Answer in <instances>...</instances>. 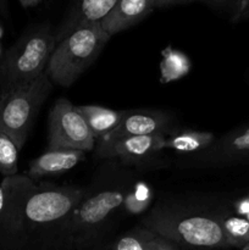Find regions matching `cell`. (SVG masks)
Masks as SVG:
<instances>
[{
    "label": "cell",
    "mask_w": 249,
    "mask_h": 250,
    "mask_svg": "<svg viewBox=\"0 0 249 250\" xmlns=\"http://www.w3.org/2000/svg\"><path fill=\"white\" fill-rule=\"evenodd\" d=\"M56 43L49 24L24 32L0 63V92L26 84L45 72Z\"/></svg>",
    "instance_id": "cell-1"
},
{
    "label": "cell",
    "mask_w": 249,
    "mask_h": 250,
    "mask_svg": "<svg viewBox=\"0 0 249 250\" xmlns=\"http://www.w3.org/2000/svg\"><path fill=\"white\" fill-rule=\"evenodd\" d=\"M109 39L100 22L77 27L58 43L49 60L46 75L51 82L70 87L97 60Z\"/></svg>",
    "instance_id": "cell-2"
},
{
    "label": "cell",
    "mask_w": 249,
    "mask_h": 250,
    "mask_svg": "<svg viewBox=\"0 0 249 250\" xmlns=\"http://www.w3.org/2000/svg\"><path fill=\"white\" fill-rule=\"evenodd\" d=\"M144 227L180 246L193 248H228L229 242L222 220L205 215L155 212Z\"/></svg>",
    "instance_id": "cell-3"
},
{
    "label": "cell",
    "mask_w": 249,
    "mask_h": 250,
    "mask_svg": "<svg viewBox=\"0 0 249 250\" xmlns=\"http://www.w3.org/2000/svg\"><path fill=\"white\" fill-rule=\"evenodd\" d=\"M51 90L46 72L26 84L0 92V129L9 134L22 149L29 129Z\"/></svg>",
    "instance_id": "cell-4"
},
{
    "label": "cell",
    "mask_w": 249,
    "mask_h": 250,
    "mask_svg": "<svg viewBox=\"0 0 249 250\" xmlns=\"http://www.w3.org/2000/svg\"><path fill=\"white\" fill-rule=\"evenodd\" d=\"M95 146V139L84 117L65 98L54 104L49 114L48 150L89 151Z\"/></svg>",
    "instance_id": "cell-5"
},
{
    "label": "cell",
    "mask_w": 249,
    "mask_h": 250,
    "mask_svg": "<svg viewBox=\"0 0 249 250\" xmlns=\"http://www.w3.org/2000/svg\"><path fill=\"white\" fill-rule=\"evenodd\" d=\"M124 194L121 189H106L98 194L81 200L73 210V216L67 226V233L73 244H85L90 233L94 232L110 214L124 202Z\"/></svg>",
    "instance_id": "cell-6"
},
{
    "label": "cell",
    "mask_w": 249,
    "mask_h": 250,
    "mask_svg": "<svg viewBox=\"0 0 249 250\" xmlns=\"http://www.w3.org/2000/svg\"><path fill=\"white\" fill-rule=\"evenodd\" d=\"M170 125L166 114L156 110H129L119 126L98 143H110L122 138L165 133Z\"/></svg>",
    "instance_id": "cell-7"
},
{
    "label": "cell",
    "mask_w": 249,
    "mask_h": 250,
    "mask_svg": "<svg viewBox=\"0 0 249 250\" xmlns=\"http://www.w3.org/2000/svg\"><path fill=\"white\" fill-rule=\"evenodd\" d=\"M165 133L122 138L110 143H98L97 155L100 158H117L124 161L144 160L164 149Z\"/></svg>",
    "instance_id": "cell-8"
},
{
    "label": "cell",
    "mask_w": 249,
    "mask_h": 250,
    "mask_svg": "<svg viewBox=\"0 0 249 250\" xmlns=\"http://www.w3.org/2000/svg\"><path fill=\"white\" fill-rule=\"evenodd\" d=\"M154 9H156L154 0H119L100 23L111 37L141 22Z\"/></svg>",
    "instance_id": "cell-9"
},
{
    "label": "cell",
    "mask_w": 249,
    "mask_h": 250,
    "mask_svg": "<svg viewBox=\"0 0 249 250\" xmlns=\"http://www.w3.org/2000/svg\"><path fill=\"white\" fill-rule=\"evenodd\" d=\"M119 0H76L67 17L55 33L56 42H60L77 27L88 23L102 22V20L114 9Z\"/></svg>",
    "instance_id": "cell-10"
},
{
    "label": "cell",
    "mask_w": 249,
    "mask_h": 250,
    "mask_svg": "<svg viewBox=\"0 0 249 250\" xmlns=\"http://www.w3.org/2000/svg\"><path fill=\"white\" fill-rule=\"evenodd\" d=\"M84 158V151L61 149L46 150L41 156L34 159L29 165L28 176L41 178L45 176H59L78 165Z\"/></svg>",
    "instance_id": "cell-11"
},
{
    "label": "cell",
    "mask_w": 249,
    "mask_h": 250,
    "mask_svg": "<svg viewBox=\"0 0 249 250\" xmlns=\"http://www.w3.org/2000/svg\"><path fill=\"white\" fill-rule=\"evenodd\" d=\"M204 159L219 163L249 160V127L224 137L204 153Z\"/></svg>",
    "instance_id": "cell-12"
},
{
    "label": "cell",
    "mask_w": 249,
    "mask_h": 250,
    "mask_svg": "<svg viewBox=\"0 0 249 250\" xmlns=\"http://www.w3.org/2000/svg\"><path fill=\"white\" fill-rule=\"evenodd\" d=\"M110 250H180V247L144 227L120 237L111 244Z\"/></svg>",
    "instance_id": "cell-13"
},
{
    "label": "cell",
    "mask_w": 249,
    "mask_h": 250,
    "mask_svg": "<svg viewBox=\"0 0 249 250\" xmlns=\"http://www.w3.org/2000/svg\"><path fill=\"white\" fill-rule=\"evenodd\" d=\"M77 109L84 117L93 137L98 142L111 133L119 126L127 112L107 109L99 105H81L77 106Z\"/></svg>",
    "instance_id": "cell-14"
},
{
    "label": "cell",
    "mask_w": 249,
    "mask_h": 250,
    "mask_svg": "<svg viewBox=\"0 0 249 250\" xmlns=\"http://www.w3.org/2000/svg\"><path fill=\"white\" fill-rule=\"evenodd\" d=\"M215 143V134L211 132L182 131L165 139L164 148H170L180 153H195L207 150Z\"/></svg>",
    "instance_id": "cell-15"
},
{
    "label": "cell",
    "mask_w": 249,
    "mask_h": 250,
    "mask_svg": "<svg viewBox=\"0 0 249 250\" xmlns=\"http://www.w3.org/2000/svg\"><path fill=\"white\" fill-rule=\"evenodd\" d=\"M160 62V82L163 84L173 82L185 77L189 73L190 61L186 54L172 46H167L161 53Z\"/></svg>",
    "instance_id": "cell-16"
},
{
    "label": "cell",
    "mask_w": 249,
    "mask_h": 250,
    "mask_svg": "<svg viewBox=\"0 0 249 250\" xmlns=\"http://www.w3.org/2000/svg\"><path fill=\"white\" fill-rule=\"evenodd\" d=\"M19 151L11 137L0 129V173L4 177H14L19 168Z\"/></svg>",
    "instance_id": "cell-17"
},
{
    "label": "cell",
    "mask_w": 249,
    "mask_h": 250,
    "mask_svg": "<svg viewBox=\"0 0 249 250\" xmlns=\"http://www.w3.org/2000/svg\"><path fill=\"white\" fill-rule=\"evenodd\" d=\"M229 246L237 248L249 247V220L241 217H228L222 220Z\"/></svg>",
    "instance_id": "cell-18"
},
{
    "label": "cell",
    "mask_w": 249,
    "mask_h": 250,
    "mask_svg": "<svg viewBox=\"0 0 249 250\" xmlns=\"http://www.w3.org/2000/svg\"><path fill=\"white\" fill-rule=\"evenodd\" d=\"M249 19V0H238L231 10L232 22H239Z\"/></svg>",
    "instance_id": "cell-19"
},
{
    "label": "cell",
    "mask_w": 249,
    "mask_h": 250,
    "mask_svg": "<svg viewBox=\"0 0 249 250\" xmlns=\"http://www.w3.org/2000/svg\"><path fill=\"white\" fill-rule=\"evenodd\" d=\"M10 178L11 177H4L2 178V182L0 183V216H1L5 205H6L7 195H9L10 189Z\"/></svg>",
    "instance_id": "cell-20"
},
{
    "label": "cell",
    "mask_w": 249,
    "mask_h": 250,
    "mask_svg": "<svg viewBox=\"0 0 249 250\" xmlns=\"http://www.w3.org/2000/svg\"><path fill=\"white\" fill-rule=\"evenodd\" d=\"M200 1H204L207 2V4L211 5V6H219V7H222V6H228L229 9H233L234 5L237 4V1L238 0H200Z\"/></svg>",
    "instance_id": "cell-21"
},
{
    "label": "cell",
    "mask_w": 249,
    "mask_h": 250,
    "mask_svg": "<svg viewBox=\"0 0 249 250\" xmlns=\"http://www.w3.org/2000/svg\"><path fill=\"white\" fill-rule=\"evenodd\" d=\"M154 1L156 4V9H158V7L172 6V5L189 4V2L194 1V0H154Z\"/></svg>",
    "instance_id": "cell-22"
},
{
    "label": "cell",
    "mask_w": 249,
    "mask_h": 250,
    "mask_svg": "<svg viewBox=\"0 0 249 250\" xmlns=\"http://www.w3.org/2000/svg\"><path fill=\"white\" fill-rule=\"evenodd\" d=\"M42 0H19L20 4L22 5L23 7H33V6H37V5L41 2Z\"/></svg>",
    "instance_id": "cell-23"
},
{
    "label": "cell",
    "mask_w": 249,
    "mask_h": 250,
    "mask_svg": "<svg viewBox=\"0 0 249 250\" xmlns=\"http://www.w3.org/2000/svg\"><path fill=\"white\" fill-rule=\"evenodd\" d=\"M0 11L6 12V0H0Z\"/></svg>",
    "instance_id": "cell-24"
},
{
    "label": "cell",
    "mask_w": 249,
    "mask_h": 250,
    "mask_svg": "<svg viewBox=\"0 0 249 250\" xmlns=\"http://www.w3.org/2000/svg\"><path fill=\"white\" fill-rule=\"evenodd\" d=\"M2 34H4V29H2L1 24H0V39L2 38Z\"/></svg>",
    "instance_id": "cell-25"
},
{
    "label": "cell",
    "mask_w": 249,
    "mask_h": 250,
    "mask_svg": "<svg viewBox=\"0 0 249 250\" xmlns=\"http://www.w3.org/2000/svg\"><path fill=\"white\" fill-rule=\"evenodd\" d=\"M0 56H1V45H0Z\"/></svg>",
    "instance_id": "cell-26"
},
{
    "label": "cell",
    "mask_w": 249,
    "mask_h": 250,
    "mask_svg": "<svg viewBox=\"0 0 249 250\" xmlns=\"http://www.w3.org/2000/svg\"><path fill=\"white\" fill-rule=\"evenodd\" d=\"M244 250H249V247H246V248H244Z\"/></svg>",
    "instance_id": "cell-27"
}]
</instances>
